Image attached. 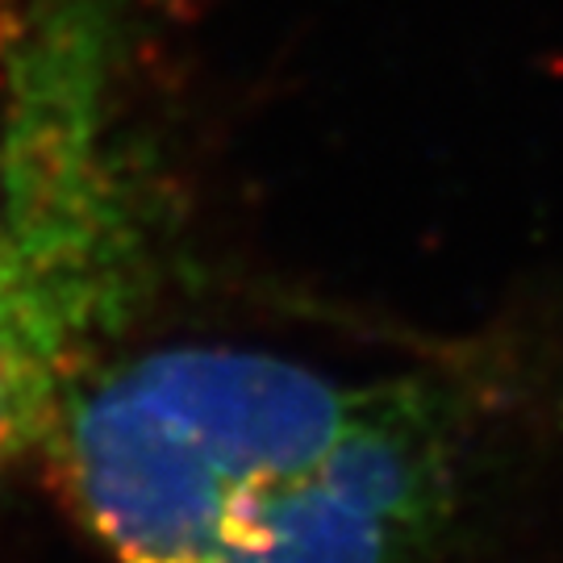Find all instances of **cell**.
<instances>
[{
    "label": "cell",
    "mask_w": 563,
    "mask_h": 563,
    "mask_svg": "<svg viewBox=\"0 0 563 563\" xmlns=\"http://www.w3.org/2000/svg\"><path fill=\"white\" fill-rule=\"evenodd\" d=\"M121 30L42 4L9 46L0 130V472L51 439L134 313L151 225L118 97Z\"/></svg>",
    "instance_id": "2"
},
{
    "label": "cell",
    "mask_w": 563,
    "mask_h": 563,
    "mask_svg": "<svg viewBox=\"0 0 563 563\" xmlns=\"http://www.w3.org/2000/svg\"><path fill=\"white\" fill-rule=\"evenodd\" d=\"M476 418L451 372L192 342L101 363L51 439L113 563H439Z\"/></svg>",
    "instance_id": "1"
}]
</instances>
